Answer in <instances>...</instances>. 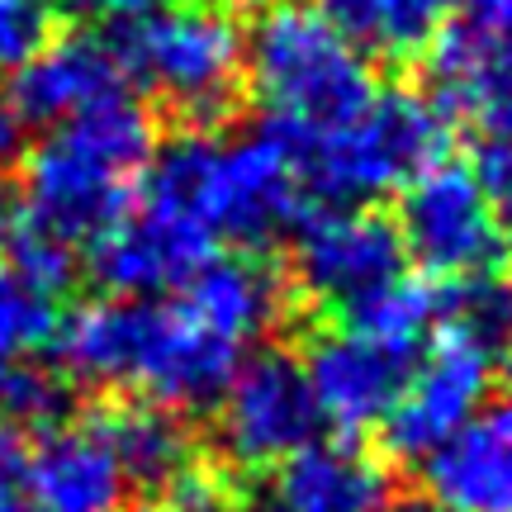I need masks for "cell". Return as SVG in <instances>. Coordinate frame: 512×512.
<instances>
[{"mask_svg": "<svg viewBox=\"0 0 512 512\" xmlns=\"http://www.w3.org/2000/svg\"><path fill=\"white\" fill-rule=\"evenodd\" d=\"M152 147V119L138 100L48 128L24 157V228L62 247L110 233L143 185Z\"/></svg>", "mask_w": 512, "mask_h": 512, "instance_id": "2", "label": "cell"}, {"mask_svg": "<svg viewBox=\"0 0 512 512\" xmlns=\"http://www.w3.org/2000/svg\"><path fill=\"white\" fill-rule=\"evenodd\" d=\"M157 498H162L157 512H228V489L219 484V475L195 470V465L171 479Z\"/></svg>", "mask_w": 512, "mask_h": 512, "instance_id": "28", "label": "cell"}, {"mask_svg": "<svg viewBox=\"0 0 512 512\" xmlns=\"http://www.w3.org/2000/svg\"><path fill=\"white\" fill-rule=\"evenodd\" d=\"M498 294L484 285H451L441 328L413 375H403V389L389 418H384V446L399 460L437 456L465 422L484 408L489 380H494V332H498Z\"/></svg>", "mask_w": 512, "mask_h": 512, "instance_id": "5", "label": "cell"}, {"mask_svg": "<svg viewBox=\"0 0 512 512\" xmlns=\"http://www.w3.org/2000/svg\"><path fill=\"white\" fill-rule=\"evenodd\" d=\"M62 413H67V389H62V380L53 370L34 366V361L0 370V418L15 422L19 432L48 427Z\"/></svg>", "mask_w": 512, "mask_h": 512, "instance_id": "23", "label": "cell"}, {"mask_svg": "<svg viewBox=\"0 0 512 512\" xmlns=\"http://www.w3.org/2000/svg\"><path fill=\"white\" fill-rule=\"evenodd\" d=\"M299 171L275 138H176L152 152L138 195L166 214L204 228L214 242H261L290 233L299 223Z\"/></svg>", "mask_w": 512, "mask_h": 512, "instance_id": "4", "label": "cell"}, {"mask_svg": "<svg viewBox=\"0 0 512 512\" xmlns=\"http://www.w3.org/2000/svg\"><path fill=\"white\" fill-rule=\"evenodd\" d=\"M451 0H318V10L361 48L380 57H408L446 29Z\"/></svg>", "mask_w": 512, "mask_h": 512, "instance_id": "21", "label": "cell"}, {"mask_svg": "<svg viewBox=\"0 0 512 512\" xmlns=\"http://www.w3.org/2000/svg\"><path fill=\"white\" fill-rule=\"evenodd\" d=\"M53 43V0H0V72H24Z\"/></svg>", "mask_w": 512, "mask_h": 512, "instance_id": "24", "label": "cell"}, {"mask_svg": "<svg viewBox=\"0 0 512 512\" xmlns=\"http://www.w3.org/2000/svg\"><path fill=\"white\" fill-rule=\"evenodd\" d=\"M185 309L200 318L204 328H214L223 342L247 351L256 337H266L271 323L280 318L285 304V285L280 275L256 261V256H214L181 294Z\"/></svg>", "mask_w": 512, "mask_h": 512, "instance_id": "18", "label": "cell"}, {"mask_svg": "<svg viewBox=\"0 0 512 512\" xmlns=\"http://www.w3.org/2000/svg\"><path fill=\"white\" fill-rule=\"evenodd\" d=\"M437 512H512V399H484L475 418L422 460Z\"/></svg>", "mask_w": 512, "mask_h": 512, "instance_id": "14", "label": "cell"}, {"mask_svg": "<svg viewBox=\"0 0 512 512\" xmlns=\"http://www.w3.org/2000/svg\"><path fill=\"white\" fill-rule=\"evenodd\" d=\"M252 91L266 110V138L285 152L337 133L375 100L366 53L318 5L280 0L247 34Z\"/></svg>", "mask_w": 512, "mask_h": 512, "instance_id": "3", "label": "cell"}, {"mask_svg": "<svg viewBox=\"0 0 512 512\" xmlns=\"http://www.w3.org/2000/svg\"><path fill=\"white\" fill-rule=\"evenodd\" d=\"M76 19H100V24H133L152 10V0H57Z\"/></svg>", "mask_w": 512, "mask_h": 512, "instance_id": "29", "label": "cell"}, {"mask_svg": "<svg viewBox=\"0 0 512 512\" xmlns=\"http://www.w3.org/2000/svg\"><path fill=\"white\" fill-rule=\"evenodd\" d=\"M100 432L110 441V451L119 456V470H124L128 489H152L162 494L176 475L190 470V437L185 427L166 408H152V403H124L114 413H100Z\"/></svg>", "mask_w": 512, "mask_h": 512, "instance_id": "19", "label": "cell"}, {"mask_svg": "<svg viewBox=\"0 0 512 512\" xmlns=\"http://www.w3.org/2000/svg\"><path fill=\"white\" fill-rule=\"evenodd\" d=\"M10 266H15L24 280H34L38 290L57 294L62 285H67V280H72V247H62V242L43 238V233H34V228H19Z\"/></svg>", "mask_w": 512, "mask_h": 512, "instance_id": "26", "label": "cell"}, {"mask_svg": "<svg viewBox=\"0 0 512 512\" xmlns=\"http://www.w3.org/2000/svg\"><path fill=\"white\" fill-rule=\"evenodd\" d=\"M29 498L38 512H119L128 498V479L119 456L100 432V422L62 427L34 451Z\"/></svg>", "mask_w": 512, "mask_h": 512, "instance_id": "17", "label": "cell"}, {"mask_svg": "<svg viewBox=\"0 0 512 512\" xmlns=\"http://www.w3.org/2000/svg\"><path fill=\"white\" fill-rule=\"evenodd\" d=\"M446 114L413 91H375L366 110L337 133L294 152L299 185L328 204H370L408 190L422 171L446 162Z\"/></svg>", "mask_w": 512, "mask_h": 512, "instance_id": "6", "label": "cell"}, {"mask_svg": "<svg viewBox=\"0 0 512 512\" xmlns=\"http://www.w3.org/2000/svg\"><path fill=\"white\" fill-rule=\"evenodd\" d=\"M128 81H143L190 119H219L247 67V29L228 0H176L114 38Z\"/></svg>", "mask_w": 512, "mask_h": 512, "instance_id": "7", "label": "cell"}, {"mask_svg": "<svg viewBox=\"0 0 512 512\" xmlns=\"http://www.w3.org/2000/svg\"><path fill=\"white\" fill-rule=\"evenodd\" d=\"M57 347L76 380L133 389L152 408H204L242 366L181 299H95L57 323Z\"/></svg>", "mask_w": 512, "mask_h": 512, "instance_id": "1", "label": "cell"}, {"mask_svg": "<svg viewBox=\"0 0 512 512\" xmlns=\"http://www.w3.org/2000/svg\"><path fill=\"white\" fill-rule=\"evenodd\" d=\"M384 512H437L432 503H394V508H384Z\"/></svg>", "mask_w": 512, "mask_h": 512, "instance_id": "34", "label": "cell"}, {"mask_svg": "<svg viewBox=\"0 0 512 512\" xmlns=\"http://www.w3.org/2000/svg\"><path fill=\"white\" fill-rule=\"evenodd\" d=\"M299 366H304L309 394L318 403V418L332 422L342 437L384 427L403 389V375H408V361L370 347L366 337L347 328L323 332Z\"/></svg>", "mask_w": 512, "mask_h": 512, "instance_id": "13", "label": "cell"}, {"mask_svg": "<svg viewBox=\"0 0 512 512\" xmlns=\"http://www.w3.org/2000/svg\"><path fill=\"white\" fill-rule=\"evenodd\" d=\"M10 95H15V105H10L15 119L57 128L91 110H105L114 100H128V72L114 38L62 34L24 72H15Z\"/></svg>", "mask_w": 512, "mask_h": 512, "instance_id": "12", "label": "cell"}, {"mask_svg": "<svg viewBox=\"0 0 512 512\" xmlns=\"http://www.w3.org/2000/svg\"><path fill=\"white\" fill-rule=\"evenodd\" d=\"M498 342H503V366L512 370V294L498 304Z\"/></svg>", "mask_w": 512, "mask_h": 512, "instance_id": "31", "label": "cell"}, {"mask_svg": "<svg viewBox=\"0 0 512 512\" xmlns=\"http://www.w3.org/2000/svg\"><path fill=\"white\" fill-rule=\"evenodd\" d=\"M427 86L441 114L475 119L479 128L512 133V38L475 24H446L427 43Z\"/></svg>", "mask_w": 512, "mask_h": 512, "instance_id": "15", "label": "cell"}, {"mask_svg": "<svg viewBox=\"0 0 512 512\" xmlns=\"http://www.w3.org/2000/svg\"><path fill=\"white\" fill-rule=\"evenodd\" d=\"M29 465H34V451H29V437L19 432L15 422L0 418V512H29Z\"/></svg>", "mask_w": 512, "mask_h": 512, "instance_id": "27", "label": "cell"}, {"mask_svg": "<svg viewBox=\"0 0 512 512\" xmlns=\"http://www.w3.org/2000/svg\"><path fill=\"white\" fill-rule=\"evenodd\" d=\"M441 313H446V294H441L437 285L394 275L389 285L351 299L347 332H356V337H366L370 347L408 361V356L441 328Z\"/></svg>", "mask_w": 512, "mask_h": 512, "instance_id": "20", "label": "cell"}, {"mask_svg": "<svg viewBox=\"0 0 512 512\" xmlns=\"http://www.w3.org/2000/svg\"><path fill=\"white\" fill-rule=\"evenodd\" d=\"M394 228L403 252H413L432 275H446L456 285H479L508 256V242L498 233L470 166L456 162L422 171L403 190Z\"/></svg>", "mask_w": 512, "mask_h": 512, "instance_id": "8", "label": "cell"}, {"mask_svg": "<svg viewBox=\"0 0 512 512\" xmlns=\"http://www.w3.org/2000/svg\"><path fill=\"white\" fill-rule=\"evenodd\" d=\"M10 219H15V195H10V185H5V176H0V233L10 228Z\"/></svg>", "mask_w": 512, "mask_h": 512, "instance_id": "33", "label": "cell"}, {"mask_svg": "<svg viewBox=\"0 0 512 512\" xmlns=\"http://www.w3.org/2000/svg\"><path fill=\"white\" fill-rule=\"evenodd\" d=\"M403 271L399 228L366 204H328L294 223V275L318 299L351 304Z\"/></svg>", "mask_w": 512, "mask_h": 512, "instance_id": "10", "label": "cell"}, {"mask_svg": "<svg viewBox=\"0 0 512 512\" xmlns=\"http://www.w3.org/2000/svg\"><path fill=\"white\" fill-rule=\"evenodd\" d=\"M57 337V304L48 290L0 261V370L24 366L38 347Z\"/></svg>", "mask_w": 512, "mask_h": 512, "instance_id": "22", "label": "cell"}, {"mask_svg": "<svg viewBox=\"0 0 512 512\" xmlns=\"http://www.w3.org/2000/svg\"><path fill=\"white\" fill-rule=\"evenodd\" d=\"M209 261L214 238L157 204H138L91 247V275L114 299H157L166 290H185Z\"/></svg>", "mask_w": 512, "mask_h": 512, "instance_id": "11", "label": "cell"}, {"mask_svg": "<svg viewBox=\"0 0 512 512\" xmlns=\"http://www.w3.org/2000/svg\"><path fill=\"white\" fill-rule=\"evenodd\" d=\"M470 176H475L479 195L489 204L503 242L512 247V133H494V138H484V143L475 147Z\"/></svg>", "mask_w": 512, "mask_h": 512, "instance_id": "25", "label": "cell"}, {"mask_svg": "<svg viewBox=\"0 0 512 512\" xmlns=\"http://www.w3.org/2000/svg\"><path fill=\"white\" fill-rule=\"evenodd\" d=\"M19 143V119L10 114V105H0V157Z\"/></svg>", "mask_w": 512, "mask_h": 512, "instance_id": "32", "label": "cell"}, {"mask_svg": "<svg viewBox=\"0 0 512 512\" xmlns=\"http://www.w3.org/2000/svg\"><path fill=\"white\" fill-rule=\"evenodd\" d=\"M318 403L309 394L304 366L285 351H261L242 361L219 399V441L242 470L285 465L318 441Z\"/></svg>", "mask_w": 512, "mask_h": 512, "instance_id": "9", "label": "cell"}, {"mask_svg": "<svg viewBox=\"0 0 512 512\" xmlns=\"http://www.w3.org/2000/svg\"><path fill=\"white\" fill-rule=\"evenodd\" d=\"M465 24L512 38V0H465Z\"/></svg>", "mask_w": 512, "mask_h": 512, "instance_id": "30", "label": "cell"}, {"mask_svg": "<svg viewBox=\"0 0 512 512\" xmlns=\"http://www.w3.org/2000/svg\"><path fill=\"white\" fill-rule=\"evenodd\" d=\"M384 470L351 441H313L280 465L252 512H384Z\"/></svg>", "mask_w": 512, "mask_h": 512, "instance_id": "16", "label": "cell"}]
</instances>
